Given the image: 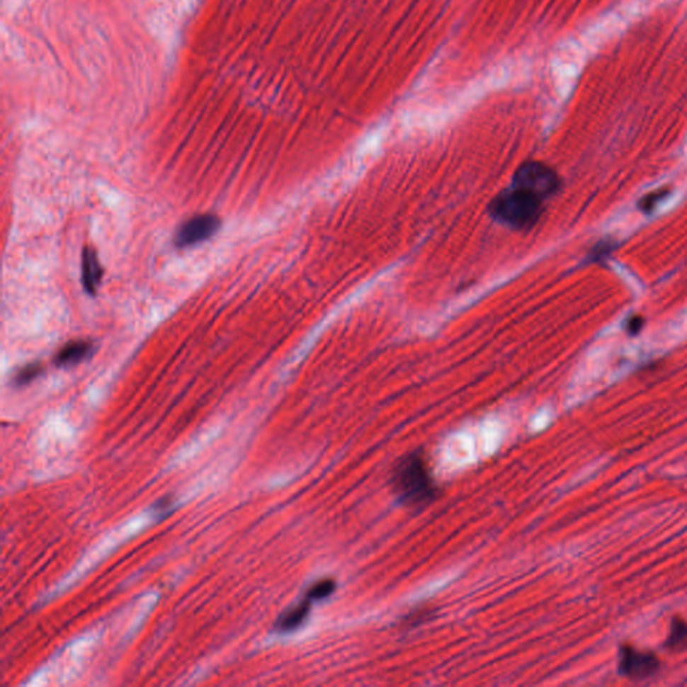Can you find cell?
Wrapping results in <instances>:
<instances>
[{
	"mask_svg": "<svg viewBox=\"0 0 687 687\" xmlns=\"http://www.w3.org/2000/svg\"><path fill=\"white\" fill-rule=\"evenodd\" d=\"M392 490L407 506L419 508L433 502L436 486L421 453H409L394 465Z\"/></svg>",
	"mask_w": 687,
	"mask_h": 687,
	"instance_id": "6da1fadb",
	"label": "cell"
},
{
	"mask_svg": "<svg viewBox=\"0 0 687 687\" xmlns=\"http://www.w3.org/2000/svg\"><path fill=\"white\" fill-rule=\"evenodd\" d=\"M543 211V200L514 187L499 192L489 204L490 215L514 229H532L540 220Z\"/></svg>",
	"mask_w": 687,
	"mask_h": 687,
	"instance_id": "7a4b0ae2",
	"label": "cell"
},
{
	"mask_svg": "<svg viewBox=\"0 0 687 687\" xmlns=\"http://www.w3.org/2000/svg\"><path fill=\"white\" fill-rule=\"evenodd\" d=\"M510 187L518 188L545 202L560 188V178L550 166L540 161H528L517 168Z\"/></svg>",
	"mask_w": 687,
	"mask_h": 687,
	"instance_id": "3957f363",
	"label": "cell"
},
{
	"mask_svg": "<svg viewBox=\"0 0 687 687\" xmlns=\"http://www.w3.org/2000/svg\"><path fill=\"white\" fill-rule=\"evenodd\" d=\"M661 666V659L655 652L637 649L632 645H623L619 649V673L631 681L649 679L658 674Z\"/></svg>",
	"mask_w": 687,
	"mask_h": 687,
	"instance_id": "277c9868",
	"label": "cell"
},
{
	"mask_svg": "<svg viewBox=\"0 0 687 687\" xmlns=\"http://www.w3.org/2000/svg\"><path fill=\"white\" fill-rule=\"evenodd\" d=\"M220 229V219L214 214H200L186 220L175 234V246L178 249L191 247L205 242Z\"/></svg>",
	"mask_w": 687,
	"mask_h": 687,
	"instance_id": "5b68a950",
	"label": "cell"
},
{
	"mask_svg": "<svg viewBox=\"0 0 687 687\" xmlns=\"http://www.w3.org/2000/svg\"><path fill=\"white\" fill-rule=\"evenodd\" d=\"M102 274H103V271H102L101 263H100L97 251L89 246H86L84 249V253H82V283H84L85 290L90 295H94L98 292Z\"/></svg>",
	"mask_w": 687,
	"mask_h": 687,
	"instance_id": "8992f818",
	"label": "cell"
},
{
	"mask_svg": "<svg viewBox=\"0 0 687 687\" xmlns=\"http://www.w3.org/2000/svg\"><path fill=\"white\" fill-rule=\"evenodd\" d=\"M93 351H94V345L89 341H84V340L72 341L59 349V352L54 357V363L57 364V367H62V368L72 367L86 360L93 353Z\"/></svg>",
	"mask_w": 687,
	"mask_h": 687,
	"instance_id": "52a82bcc",
	"label": "cell"
},
{
	"mask_svg": "<svg viewBox=\"0 0 687 687\" xmlns=\"http://www.w3.org/2000/svg\"><path fill=\"white\" fill-rule=\"evenodd\" d=\"M310 603H312L310 600L305 598L302 603H300L292 610L285 612L277 622V628L280 632H290L304 623L310 611Z\"/></svg>",
	"mask_w": 687,
	"mask_h": 687,
	"instance_id": "ba28073f",
	"label": "cell"
},
{
	"mask_svg": "<svg viewBox=\"0 0 687 687\" xmlns=\"http://www.w3.org/2000/svg\"><path fill=\"white\" fill-rule=\"evenodd\" d=\"M664 647L671 652L687 651V620L679 616L673 618L669 635L664 640Z\"/></svg>",
	"mask_w": 687,
	"mask_h": 687,
	"instance_id": "9c48e42d",
	"label": "cell"
},
{
	"mask_svg": "<svg viewBox=\"0 0 687 687\" xmlns=\"http://www.w3.org/2000/svg\"><path fill=\"white\" fill-rule=\"evenodd\" d=\"M336 591V581L333 579H324L314 583L306 592V598L310 601H319L329 598Z\"/></svg>",
	"mask_w": 687,
	"mask_h": 687,
	"instance_id": "30bf717a",
	"label": "cell"
},
{
	"mask_svg": "<svg viewBox=\"0 0 687 687\" xmlns=\"http://www.w3.org/2000/svg\"><path fill=\"white\" fill-rule=\"evenodd\" d=\"M43 372V368L39 363H33V364H27L25 367L19 369L15 376H13V382L16 385H25L28 382L35 380L38 377L39 375Z\"/></svg>",
	"mask_w": 687,
	"mask_h": 687,
	"instance_id": "8fae6325",
	"label": "cell"
},
{
	"mask_svg": "<svg viewBox=\"0 0 687 687\" xmlns=\"http://www.w3.org/2000/svg\"><path fill=\"white\" fill-rule=\"evenodd\" d=\"M640 327H642V319H634L632 322L630 324V329L632 331H637Z\"/></svg>",
	"mask_w": 687,
	"mask_h": 687,
	"instance_id": "7c38bea8",
	"label": "cell"
}]
</instances>
